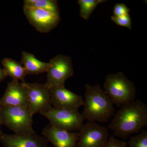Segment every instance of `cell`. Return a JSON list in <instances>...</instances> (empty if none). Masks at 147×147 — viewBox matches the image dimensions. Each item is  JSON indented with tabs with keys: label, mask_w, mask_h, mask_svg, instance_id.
Listing matches in <instances>:
<instances>
[{
	"label": "cell",
	"mask_w": 147,
	"mask_h": 147,
	"mask_svg": "<svg viewBox=\"0 0 147 147\" xmlns=\"http://www.w3.org/2000/svg\"><path fill=\"white\" fill-rule=\"evenodd\" d=\"M147 125V106L140 100L122 105L108 125L116 137L126 139Z\"/></svg>",
	"instance_id": "6da1fadb"
},
{
	"label": "cell",
	"mask_w": 147,
	"mask_h": 147,
	"mask_svg": "<svg viewBox=\"0 0 147 147\" xmlns=\"http://www.w3.org/2000/svg\"><path fill=\"white\" fill-rule=\"evenodd\" d=\"M82 114L84 120L92 122H107L114 115V104L99 84H86Z\"/></svg>",
	"instance_id": "7a4b0ae2"
},
{
	"label": "cell",
	"mask_w": 147,
	"mask_h": 147,
	"mask_svg": "<svg viewBox=\"0 0 147 147\" xmlns=\"http://www.w3.org/2000/svg\"><path fill=\"white\" fill-rule=\"evenodd\" d=\"M104 90L113 104L118 107L135 100L136 87L122 72L109 74L103 84Z\"/></svg>",
	"instance_id": "3957f363"
},
{
	"label": "cell",
	"mask_w": 147,
	"mask_h": 147,
	"mask_svg": "<svg viewBox=\"0 0 147 147\" xmlns=\"http://www.w3.org/2000/svg\"><path fill=\"white\" fill-rule=\"evenodd\" d=\"M3 124L16 134L36 133L32 127L33 116L29 108L15 106L1 107Z\"/></svg>",
	"instance_id": "277c9868"
},
{
	"label": "cell",
	"mask_w": 147,
	"mask_h": 147,
	"mask_svg": "<svg viewBox=\"0 0 147 147\" xmlns=\"http://www.w3.org/2000/svg\"><path fill=\"white\" fill-rule=\"evenodd\" d=\"M40 114L45 117L55 128L72 131L79 130L85 121L78 110L73 111L52 108Z\"/></svg>",
	"instance_id": "5b68a950"
},
{
	"label": "cell",
	"mask_w": 147,
	"mask_h": 147,
	"mask_svg": "<svg viewBox=\"0 0 147 147\" xmlns=\"http://www.w3.org/2000/svg\"><path fill=\"white\" fill-rule=\"evenodd\" d=\"M78 132L76 147H105L109 139L107 128L97 123L83 124Z\"/></svg>",
	"instance_id": "8992f818"
},
{
	"label": "cell",
	"mask_w": 147,
	"mask_h": 147,
	"mask_svg": "<svg viewBox=\"0 0 147 147\" xmlns=\"http://www.w3.org/2000/svg\"><path fill=\"white\" fill-rule=\"evenodd\" d=\"M26 90L29 108L33 115L52 108L50 86L47 84L21 83Z\"/></svg>",
	"instance_id": "52a82bcc"
},
{
	"label": "cell",
	"mask_w": 147,
	"mask_h": 147,
	"mask_svg": "<svg viewBox=\"0 0 147 147\" xmlns=\"http://www.w3.org/2000/svg\"><path fill=\"white\" fill-rule=\"evenodd\" d=\"M46 72L49 86H64L66 80L74 74L71 58L62 55L56 56L50 60Z\"/></svg>",
	"instance_id": "ba28073f"
},
{
	"label": "cell",
	"mask_w": 147,
	"mask_h": 147,
	"mask_svg": "<svg viewBox=\"0 0 147 147\" xmlns=\"http://www.w3.org/2000/svg\"><path fill=\"white\" fill-rule=\"evenodd\" d=\"M52 107L59 109L76 111L84 105L82 96L66 88L64 86H50Z\"/></svg>",
	"instance_id": "9c48e42d"
},
{
	"label": "cell",
	"mask_w": 147,
	"mask_h": 147,
	"mask_svg": "<svg viewBox=\"0 0 147 147\" xmlns=\"http://www.w3.org/2000/svg\"><path fill=\"white\" fill-rule=\"evenodd\" d=\"M24 11L30 24L40 32H49L59 22V15L41 9L24 6Z\"/></svg>",
	"instance_id": "30bf717a"
},
{
	"label": "cell",
	"mask_w": 147,
	"mask_h": 147,
	"mask_svg": "<svg viewBox=\"0 0 147 147\" xmlns=\"http://www.w3.org/2000/svg\"><path fill=\"white\" fill-rule=\"evenodd\" d=\"M0 142L4 147H48L44 137L36 133L30 134H0Z\"/></svg>",
	"instance_id": "8fae6325"
},
{
	"label": "cell",
	"mask_w": 147,
	"mask_h": 147,
	"mask_svg": "<svg viewBox=\"0 0 147 147\" xmlns=\"http://www.w3.org/2000/svg\"><path fill=\"white\" fill-rule=\"evenodd\" d=\"M0 104L1 107L29 108L28 95L25 87L18 80L12 79L7 84L3 95L0 99Z\"/></svg>",
	"instance_id": "7c38bea8"
},
{
	"label": "cell",
	"mask_w": 147,
	"mask_h": 147,
	"mask_svg": "<svg viewBox=\"0 0 147 147\" xmlns=\"http://www.w3.org/2000/svg\"><path fill=\"white\" fill-rule=\"evenodd\" d=\"M42 134L54 147H76L78 133L55 128L50 124L42 129Z\"/></svg>",
	"instance_id": "4fadbf2b"
},
{
	"label": "cell",
	"mask_w": 147,
	"mask_h": 147,
	"mask_svg": "<svg viewBox=\"0 0 147 147\" xmlns=\"http://www.w3.org/2000/svg\"><path fill=\"white\" fill-rule=\"evenodd\" d=\"M21 63L26 69L28 74L37 75L47 72L49 63L43 62L37 59L31 53L22 52Z\"/></svg>",
	"instance_id": "5bb4252c"
},
{
	"label": "cell",
	"mask_w": 147,
	"mask_h": 147,
	"mask_svg": "<svg viewBox=\"0 0 147 147\" xmlns=\"http://www.w3.org/2000/svg\"><path fill=\"white\" fill-rule=\"evenodd\" d=\"M1 62L7 76H10L14 80L25 82L24 79L28 74L21 63L10 58H4Z\"/></svg>",
	"instance_id": "9a60e30c"
},
{
	"label": "cell",
	"mask_w": 147,
	"mask_h": 147,
	"mask_svg": "<svg viewBox=\"0 0 147 147\" xmlns=\"http://www.w3.org/2000/svg\"><path fill=\"white\" fill-rule=\"evenodd\" d=\"M24 6L40 8L60 15L57 1L55 0H25Z\"/></svg>",
	"instance_id": "2e32d148"
},
{
	"label": "cell",
	"mask_w": 147,
	"mask_h": 147,
	"mask_svg": "<svg viewBox=\"0 0 147 147\" xmlns=\"http://www.w3.org/2000/svg\"><path fill=\"white\" fill-rule=\"evenodd\" d=\"M105 0H79L80 16L84 20H88L96 7L98 5L105 2Z\"/></svg>",
	"instance_id": "e0dca14e"
},
{
	"label": "cell",
	"mask_w": 147,
	"mask_h": 147,
	"mask_svg": "<svg viewBox=\"0 0 147 147\" xmlns=\"http://www.w3.org/2000/svg\"><path fill=\"white\" fill-rule=\"evenodd\" d=\"M127 146L129 147H147V131L143 129L134 136L129 137Z\"/></svg>",
	"instance_id": "ac0fdd59"
},
{
	"label": "cell",
	"mask_w": 147,
	"mask_h": 147,
	"mask_svg": "<svg viewBox=\"0 0 147 147\" xmlns=\"http://www.w3.org/2000/svg\"><path fill=\"white\" fill-rule=\"evenodd\" d=\"M111 19L118 26L131 30V19L129 14L121 16H111Z\"/></svg>",
	"instance_id": "d6986e66"
},
{
	"label": "cell",
	"mask_w": 147,
	"mask_h": 147,
	"mask_svg": "<svg viewBox=\"0 0 147 147\" xmlns=\"http://www.w3.org/2000/svg\"><path fill=\"white\" fill-rule=\"evenodd\" d=\"M130 9L123 3L116 4L114 7L113 16H121L128 15Z\"/></svg>",
	"instance_id": "ffe728a7"
},
{
	"label": "cell",
	"mask_w": 147,
	"mask_h": 147,
	"mask_svg": "<svg viewBox=\"0 0 147 147\" xmlns=\"http://www.w3.org/2000/svg\"><path fill=\"white\" fill-rule=\"evenodd\" d=\"M105 147H128L127 144L125 141L117 139L114 136L109 137Z\"/></svg>",
	"instance_id": "44dd1931"
},
{
	"label": "cell",
	"mask_w": 147,
	"mask_h": 147,
	"mask_svg": "<svg viewBox=\"0 0 147 147\" xmlns=\"http://www.w3.org/2000/svg\"><path fill=\"white\" fill-rule=\"evenodd\" d=\"M7 76L6 73L3 69L0 67V82H1L6 78Z\"/></svg>",
	"instance_id": "7402d4cb"
},
{
	"label": "cell",
	"mask_w": 147,
	"mask_h": 147,
	"mask_svg": "<svg viewBox=\"0 0 147 147\" xmlns=\"http://www.w3.org/2000/svg\"><path fill=\"white\" fill-rule=\"evenodd\" d=\"M1 104H0V134L2 132L1 131V127L3 125L1 117Z\"/></svg>",
	"instance_id": "603a6c76"
}]
</instances>
